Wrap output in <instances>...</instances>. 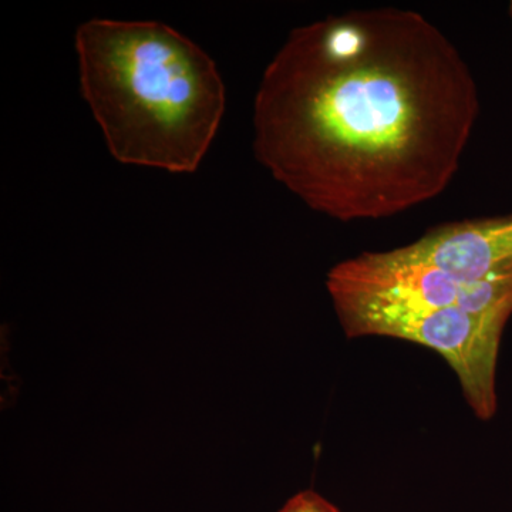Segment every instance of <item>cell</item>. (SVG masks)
Segmentation results:
<instances>
[{
    "instance_id": "1",
    "label": "cell",
    "mask_w": 512,
    "mask_h": 512,
    "mask_svg": "<svg viewBox=\"0 0 512 512\" xmlns=\"http://www.w3.org/2000/svg\"><path fill=\"white\" fill-rule=\"evenodd\" d=\"M480 111L456 46L419 12L356 9L293 29L254 103V153L311 210L382 220L439 197Z\"/></svg>"
},
{
    "instance_id": "2",
    "label": "cell",
    "mask_w": 512,
    "mask_h": 512,
    "mask_svg": "<svg viewBox=\"0 0 512 512\" xmlns=\"http://www.w3.org/2000/svg\"><path fill=\"white\" fill-rule=\"evenodd\" d=\"M80 90L120 163L194 173L227 104L217 64L153 20L90 19L76 32Z\"/></svg>"
},
{
    "instance_id": "3",
    "label": "cell",
    "mask_w": 512,
    "mask_h": 512,
    "mask_svg": "<svg viewBox=\"0 0 512 512\" xmlns=\"http://www.w3.org/2000/svg\"><path fill=\"white\" fill-rule=\"evenodd\" d=\"M333 306L349 339H403L439 353L456 373L476 417L493 419L498 409V355L508 316L390 303L343 302Z\"/></svg>"
},
{
    "instance_id": "4",
    "label": "cell",
    "mask_w": 512,
    "mask_h": 512,
    "mask_svg": "<svg viewBox=\"0 0 512 512\" xmlns=\"http://www.w3.org/2000/svg\"><path fill=\"white\" fill-rule=\"evenodd\" d=\"M333 305L390 303L424 309H460L473 315L512 316V269L487 281L458 278L396 252H363L333 266L326 276Z\"/></svg>"
},
{
    "instance_id": "5",
    "label": "cell",
    "mask_w": 512,
    "mask_h": 512,
    "mask_svg": "<svg viewBox=\"0 0 512 512\" xmlns=\"http://www.w3.org/2000/svg\"><path fill=\"white\" fill-rule=\"evenodd\" d=\"M393 251L407 261L434 266L467 281H487L512 269V214L448 222Z\"/></svg>"
},
{
    "instance_id": "6",
    "label": "cell",
    "mask_w": 512,
    "mask_h": 512,
    "mask_svg": "<svg viewBox=\"0 0 512 512\" xmlns=\"http://www.w3.org/2000/svg\"><path fill=\"white\" fill-rule=\"evenodd\" d=\"M279 512H342L312 490L293 495Z\"/></svg>"
},
{
    "instance_id": "7",
    "label": "cell",
    "mask_w": 512,
    "mask_h": 512,
    "mask_svg": "<svg viewBox=\"0 0 512 512\" xmlns=\"http://www.w3.org/2000/svg\"><path fill=\"white\" fill-rule=\"evenodd\" d=\"M510 18H511V22H512V2L510 3Z\"/></svg>"
}]
</instances>
